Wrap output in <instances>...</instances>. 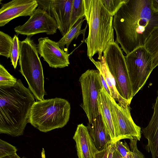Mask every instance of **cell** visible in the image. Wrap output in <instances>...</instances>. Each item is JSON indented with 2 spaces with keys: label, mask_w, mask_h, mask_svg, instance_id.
I'll return each instance as SVG.
<instances>
[{
  "label": "cell",
  "mask_w": 158,
  "mask_h": 158,
  "mask_svg": "<svg viewBox=\"0 0 158 158\" xmlns=\"http://www.w3.org/2000/svg\"><path fill=\"white\" fill-rule=\"evenodd\" d=\"M87 127L89 133L98 150L102 149L112 142L110 136L106 131L100 114L92 123H88Z\"/></svg>",
  "instance_id": "obj_16"
},
{
  "label": "cell",
  "mask_w": 158,
  "mask_h": 158,
  "mask_svg": "<svg viewBox=\"0 0 158 158\" xmlns=\"http://www.w3.org/2000/svg\"><path fill=\"white\" fill-rule=\"evenodd\" d=\"M151 6L152 10L158 14V0H151Z\"/></svg>",
  "instance_id": "obj_31"
},
{
  "label": "cell",
  "mask_w": 158,
  "mask_h": 158,
  "mask_svg": "<svg viewBox=\"0 0 158 158\" xmlns=\"http://www.w3.org/2000/svg\"><path fill=\"white\" fill-rule=\"evenodd\" d=\"M151 0H127L113 16L115 42L128 55L144 46L153 30L158 27V14L151 8Z\"/></svg>",
  "instance_id": "obj_1"
},
{
  "label": "cell",
  "mask_w": 158,
  "mask_h": 158,
  "mask_svg": "<svg viewBox=\"0 0 158 158\" xmlns=\"http://www.w3.org/2000/svg\"><path fill=\"white\" fill-rule=\"evenodd\" d=\"M85 10L84 0H73L70 29L80 19L85 17Z\"/></svg>",
  "instance_id": "obj_21"
},
{
  "label": "cell",
  "mask_w": 158,
  "mask_h": 158,
  "mask_svg": "<svg viewBox=\"0 0 158 158\" xmlns=\"http://www.w3.org/2000/svg\"><path fill=\"white\" fill-rule=\"evenodd\" d=\"M99 77L100 81L102 85L103 88L106 91L107 93L109 95L111 96V94L110 89L109 88L108 86L107 85L105 81L103 78V76L102 74L100 73L99 72Z\"/></svg>",
  "instance_id": "obj_30"
},
{
  "label": "cell",
  "mask_w": 158,
  "mask_h": 158,
  "mask_svg": "<svg viewBox=\"0 0 158 158\" xmlns=\"http://www.w3.org/2000/svg\"><path fill=\"white\" fill-rule=\"evenodd\" d=\"M115 150L123 157L126 158L130 153L131 150L126 142L120 140L115 142Z\"/></svg>",
  "instance_id": "obj_28"
},
{
  "label": "cell",
  "mask_w": 158,
  "mask_h": 158,
  "mask_svg": "<svg viewBox=\"0 0 158 158\" xmlns=\"http://www.w3.org/2000/svg\"><path fill=\"white\" fill-rule=\"evenodd\" d=\"M37 47L38 53L50 67L62 68L70 64V54L61 49L57 42L48 37H41L38 39Z\"/></svg>",
  "instance_id": "obj_12"
},
{
  "label": "cell",
  "mask_w": 158,
  "mask_h": 158,
  "mask_svg": "<svg viewBox=\"0 0 158 158\" xmlns=\"http://www.w3.org/2000/svg\"><path fill=\"white\" fill-rule=\"evenodd\" d=\"M153 108L154 112L150 121L141 131L144 137H150L158 142V93Z\"/></svg>",
  "instance_id": "obj_20"
},
{
  "label": "cell",
  "mask_w": 158,
  "mask_h": 158,
  "mask_svg": "<svg viewBox=\"0 0 158 158\" xmlns=\"http://www.w3.org/2000/svg\"><path fill=\"white\" fill-rule=\"evenodd\" d=\"M129 143L131 152L126 158H144V155L138 150L137 147V140L131 139Z\"/></svg>",
  "instance_id": "obj_27"
},
{
  "label": "cell",
  "mask_w": 158,
  "mask_h": 158,
  "mask_svg": "<svg viewBox=\"0 0 158 158\" xmlns=\"http://www.w3.org/2000/svg\"><path fill=\"white\" fill-rule=\"evenodd\" d=\"M89 59L95 65L110 89L111 97L120 104L130 105L119 95L116 89L115 80L106 66L103 56L99 59V61H95L93 57Z\"/></svg>",
  "instance_id": "obj_17"
},
{
  "label": "cell",
  "mask_w": 158,
  "mask_h": 158,
  "mask_svg": "<svg viewBox=\"0 0 158 158\" xmlns=\"http://www.w3.org/2000/svg\"><path fill=\"white\" fill-rule=\"evenodd\" d=\"M85 18L89 26V33L85 42L89 59L96 54L98 59L109 45L114 42L113 16L104 7L100 0H84Z\"/></svg>",
  "instance_id": "obj_3"
},
{
  "label": "cell",
  "mask_w": 158,
  "mask_h": 158,
  "mask_svg": "<svg viewBox=\"0 0 158 158\" xmlns=\"http://www.w3.org/2000/svg\"><path fill=\"white\" fill-rule=\"evenodd\" d=\"M73 139L76 143L78 158H96L98 149L96 147L87 126L78 125Z\"/></svg>",
  "instance_id": "obj_14"
},
{
  "label": "cell",
  "mask_w": 158,
  "mask_h": 158,
  "mask_svg": "<svg viewBox=\"0 0 158 158\" xmlns=\"http://www.w3.org/2000/svg\"><path fill=\"white\" fill-rule=\"evenodd\" d=\"M85 17L80 19L73 26L69 31L57 42L60 48L62 50L68 52V49L69 45L74 39H77L81 34H82L84 37L85 31L87 28L86 27L83 29H81V26L84 21L85 20Z\"/></svg>",
  "instance_id": "obj_18"
},
{
  "label": "cell",
  "mask_w": 158,
  "mask_h": 158,
  "mask_svg": "<svg viewBox=\"0 0 158 158\" xmlns=\"http://www.w3.org/2000/svg\"><path fill=\"white\" fill-rule=\"evenodd\" d=\"M134 97L143 87L153 69L151 56L144 47H139L125 56Z\"/></svg>",
  "instance_id": "obj_7"
},
{
  "label": "cell",
  "mask_w": 158,
  "mask_h": 158,
  "mask_svg": "<svg viewBox=\"0 0 158 158\" xmlns=\"http://www.w3.org/2000/svg\"><path fill=\"white\" fill-rule=\"evenodd\" d=\"M115 150V142L112 144L109 152L107 158H113L114 152Z\"/></svg>",
  "instance_id": "obj_32"
},
{
  "label": "cell",
  "mask_w": 158,
  "mask_h": 158,
  "mask_svg": "<svg viewBox=\"0 0 158 158\" xmlns=\"http://www.w3.org/2000/svg\"><path fill=\"white\" fill-rule=\"evenodd\" d=\"M80 82L83 98L82 108L89 123L94 121L100 114L98 98L103 86L98 70L88 69L80 76Z\"/></svg>",
  "instance_id": "obj_8"
},
{
  "label": "cell",
  "mask_w": 158,
  "mask_h": 158,
  "mask_svg": "<svg viewBox=\"0 0 158 158\" xmlns=\"http://www.w3.org/2000/svg\"><path fill=\"white\" fill-rule=\"evenodd\" d=\"M113 158H123V157L115 150L113 153Z\"/></svg>",
  "instance_id": "obj_34"
},
{
  "label": "cell",
  "mask_w": 158,
  "mask_h": 158,
  "mask_svg": "<svg viewBox=\"0 0 158 158\" xmlns=\"http://www.w3.org/2000/svg\"><path fill=\"white\" fill-rule=\"evenodd\" d=\"M110 109L117 141L123 139L140 141L141 129L131 117L130 105L117 103L110 96Z\"/></svg>",
  "instance_id": "obj_9"
},
{
  "label": "cell",
  "mask_w": 158,
  "mask_h": 158,
  "mask_svg": "<svg viewBox=\"0 0 158 158\" xmlns=\"http://www.w3.org/2000/svg\"><path fill=\"white\" fill-rule=\"evenodd\" d=\"M16 148L2 139H0V158L17 153Z\"/></svg>",
  "instance_id": "obj_26"
},
{
  "label": "cell",
  "mask_w": 158,
  "mask_h": 158,
  "mask_svg": "<svg viewBox=\"0 0 158 158\" xmlns=\"http://www.w3.org/2000/svg\"><path fill=\"white\" fill-rule=\"evenodd\" d=\"M104 7L114 16L127 0H100Z\"/></svg>",
  "instance_id": "obj_25"
},
{
  "label": "cell",
  "mask_w": 158,
  "mask_h": 158,
  "mask_svg": "<svg viewBox=\"0 0 158 158\" xmlns=\"http://www.w3.org/2000/svg\"><path fill=\"white\" fill-rule=\"evenodd\" d=\"M143 47L152 56L154 69L158 66V27L152 31Z\"/></svg>",
  "instance_id": "obj_19"
},
{
  "label": "cell",
  "mask_w": 158,
  "mask_h": 158,
  "mask_svg": "<svg viewBox=\"0 0 158 158\" xmlns=\"http://www.w3.org/2000/svg\"><path fill=\"white\" fill-rule=\"evenodd\" d=\"M35 97L20 79L12 87H0V133L23 135Z\"/></svg>",
  "instance_id": "obj_2"
},
{
  "label": "cell",
  "mask_w": 158,
  "mask_h": 158,
  "mask_svg": "<svg viewBox=\"0 0 158 158\" xmlns=\"http://www.w3.org/2000/svg\"><path fill=\"white\" fill-rule=\"evenodd\" d=\"M57 29L55 19L46 11L38 6L27 21L16 27L14 31L17 35L31 37L39 33L53 35Z\"/></svg>",
  "instance_id": "obj_10"
},
{
  "label": "cell",
  "mask_w": 158,
  "mask_h": 158,
  "mask_svg": "<svg viewBox=\"0 0 158 158\" xmlns=\"http://www.w3.org/2000/svg\"><path fill=\"white\" fill-rule=\"evenodd\" d=\"M106 66L115 82L120 97L130 104L133 97L125 56L118 44H110L103 52Z\"/></svg>",
  "instance_id": "obj_6"
},
{
  "label": "cell",
  "mask_w": 158,
  "mask_h": 158,
  "mask_svg": "<svg viewBox=\"0 0 158 158\" xmlns=\"http://www.w3.org/2000/svg\"><path fill=\"white\" fill-rule=\"evenodd\" d=\"M39 7L56 20L63 36L70 30L73 0H37Z\"/></svg>",
  "instance_id": "obj_11"
},
{
  "label": "cell",
  "mask_w": 158,
  "mask_h": 158,
  "mask_svg": "<svg viewBox=\"0 0 158 158\" xmlns=\"http://www.w3.org/2000/svg\"><path fill=\"white\" fill-rule=\"evenodd\" d=\"M112 143L111 142L102 149L99 150L96 155V158H107Z\"/></svg>",
  "instance_id": "obj_29"
},
{
  "label": "cell",
  "mask_w": 158,
  "mask_h": 158,
  "mask_svg": "<svg viewBox=\"0 0 158 158\" xmlns=\"http://www.w3.org/2000/svg\"><path fill=\"white\" fill-rule=\"evenodd\" d=\"M13 40V38L8 34L0 31V55L10 58Z\"/></svg>",
  "instance_id": "obj_22"
},
{
  "label": "cell",
  "mask_w": 158,
  "mask_h": 158,
  "mask_svg": "<svg viewBox=\"0 0 158 158\" xmlns=\"http://www.w3.org/2000/svg\"><path fill=\"white\" fill-rule=\"evenodd\" d=\"M17 80L2 65L0 64V87L13 86L16 83Z\"/></svg>",
  "instance_id": "obj_23"
},
{
  "label": "cell",
  "mask_w": 158,
  "mask_h": 158,
  "mask_svg": "<svg viewBox=\"0 0 158 158\" xmlns=\"http://www.w3.org/2000/svg\"><path fill=\"white\" fill-rule=\"evenodd\" d=\"M2 158H27L25 156L21 157L17 153L7 156Z\"/></svg>",
  "instance_id": "obj_33"
},
{
  "label": "cell",
  "mask_w": 158,
  "mask_h": 158,
  "mask_svg": "<svg viewBox=\"0 0 158 158\" xmlns=\"http://www.w3.org/2000/svg\"><path fill=\"white\" fill-rule=\"evenodd\" d=\"M98 101L99 110L106 131L112 142L115 143L117 137L110 109V96L103 88L99 93Z\"/></svg>",
  "instance_id": "obj_15"
},
{
  "label": "cell",
  "mask_w": 158,
  "mask_h": 158,
  "mask_svg": "<svg viewBox=\"0 0 158 158\" xmlns=\"http://www.w3.org/2000/svg\"><path fill=\"white\" fill-rule=\"evenodd\" d=\"M13 44L10 52V58L12 65L15 69L17 62L19 60L20 52V41L18 37L15 35L13 38Z\"/></svg>",
  "instance_id": "obj_24"
},
{
  "label": "cell",
  "mask_w": 158,
  "mask_h": 158,
  "mask_svg": "<svg viewBox=\"0 0 158 158\" xmlns=\"http://www.w3.org/2000/svg\"><path fill=\"white\" fill-rule=\"evenodd\" d=\"M71 106L67 100L58 98L35 102L30 111L28 123L46 133L62 128L68 122Z\"/></svg>",
  "instance_id": "obj_4"
},
{
  "label": "cell",
  "mask_w": 158,
  "mask_h": 158,
  "mask_svg": "<svg viewBox=\"0 0 158 158\" xmlns=\"http://www.w3.org/2000/svg\"><path fill=\"white\" fill-rule=\"evenodd\" d=\"M19 71L25 78L29 89L38 101L44 99L46 95L42 64L37 46L30 36L20 41Z\"/></svg>",
  "instance_id": "obj_5"
},
{
  "label": "cell",
  "mask_w": 158,
  "mask_h": 158,
  "mask_svg": "<svg viewBox=\"0 0 158 158\" xmlns=\"http://www.w3.org/2000/svg\"><path fill=\"white\" fill-rule=\"evenodd\" d=\"M38 6L37 0H13L3 4L0 9V26L19 16L30 17Z\"/></svg>",
  "instance_id": "obj_13"
}]
</instances>
